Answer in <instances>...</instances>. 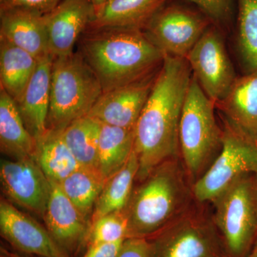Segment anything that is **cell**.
<instances>
[{
  "label": "cell",
  "mask_w": 257,
  "mask_h": 257,
  "mask_svg": "<svg viewBox=\"0 0 257 257\" xmlns=\"http://www.w3.org/2000/svg\"><path fill=\"white\" fill-rule=\"evenodd\" d=\"M212 20L198 7L170 0L144 31L165 56L186 58Z\"/></svg>",
  "instance_id": "9c48e42d"
},
{
  "label": "cell",
  "mask_w": 257,
  "mask_h": 257,
  "mask_svg": "<svg viewBox=\"0 0 257 257\" xmlns=\"http://www.w3.org/2000/svg\"><path fill=\"white\" fill-rule=\"evenodd\" d=\"M236 44L245 74L257 69V0H236Z\"/></svg>",
  "instance_id": "4316f807"
},
{
  "label": "cell",
  "mask_w": 257,
  "mask_h": 257,
  "mask_svg": "<svg viewBox=\"0 0 257 257\" xmlns=\"http://www.w3.org/2000/svg\"><path fill=\"white\" fill-rule=\"evenodd\" d=\"M216 107L230 124L257 140V69L236 77Z\"/></svg>",
  "instance_id": "ac0fdd59"
},
{
  "label": "cell",
  "mask_w": 257,
  "mask_h": 257,
  "mask_svg": "<svg viewBox=\"0 0 257 257\" xmlns=\"http://www.w3.org/2000/svg\"><path fill=\"white\" fill-rule=\"evenodd\" d=\"M135 128L101 123L98 170L106 181L127 162L135 147Z\"/></svg>",
  "instance_id": "cb8c5ba5"
},
{
  "label": "cell",
  "mask_w": 257,
  "mask_h": 257,
  "mask_svg": "<svg viewBox=\"0 0 257 257\" xmlns=\"http://www.w3.org/2000/svg\"><path fill=\"white\" fill-rule=\"evenodd\" d=\"M221 30L214 24L211 25L185 58L203 91L215 104L226 95L237 77Z\"/></svg>",
  "instance_id": "30bf717a"
},
{
  "label": "cell",
  "mask_w": 257,
  "mask_h": 257,
  "mask_svg": "<svg viewBox=\"0 0 257 257\" xmlns=\"http://www.w3.org/2000/svg\"><path fill=\"white\" fill-rule=\"evenodd\" d=\"M211 202L226 256L246 257L257 236V176L236 179Z\"/></svg>",
  "instance_id": "8992f818"
},
{
  "label": "cell",
  "mask_w": 257,
  "mask_h": 257,
  "mask_svg": "<svg viewBox=\"0 0 257 257\" xmlns=\"http://www.w3.org/2000/svg\"><path fill=\"white\" fill-rule=\"evenodd\" d=\"M94 18L91 0H62L45 15L50 55L57 57L74 52L76 44Z\"/></svg>",
  "instance_id": "9a60e30c"
},
{
  "label": "cell",
  "mask_w": 257,
  "mask_h": 257,
  "mask_svg": "<svg viewBox=\"0 0 257 257\" xmlns=\"http://www.w3.org/2000/svg\"><path fill=\"white\" fill-rule=\"evenodd\" d=\"M139 167L138 157L134 150L124 165L106 181L94 205L91 224L101 216L126 208L133 192Z\"/></svg>",
  "instance_id": "603a6c76"
},
{
  "label": "cell",
  "mask_w": 257,
  "mask_h": 257,
  "mask_svg": "<svg viewBox=\"0 0 257 257\" xmlns=\"http://www.w3.org/2000/svg\"><path fill=\"white\" fill-rule=\"evenodd\" d=\"M170 0H106L89 28L144 30Z\"/></svg>",
  "instance_id": "ffe728a7"
},
{
  "label": "cell",
  "mask_w": 257,
  "mask_h": 257,
  "mask_svg": "<svg viewBox=\"0 0 257 257\" xmlns=\"http://www.w3.org/2000/svg\"><path fill=\"white\" fill-rule=\"evenodd\" d=\"M102 93L99 79L79 52L55 57L47 128L64 130L87 116Z\"/></svg>",
  "instance_id": "277c9868"
},
{
  "label": "cell",
  "mask_w": 257,
  "mask_h": 257,
  "mask_svg": "<svg viewBox=\"0 0 257 257\" xmlns=\"http://www.w3.org/2000/svg\"><path fill=\"white\" fill-rule=\"evenodd\" d=\"M148 239L154 257H226L212 219L192 207Z\"/></svg>",
  "instance_id": "ba28073f"
},
{
  "label": "cell",
  "mask_w": 257,
  "mask_h": 257,
  "mask_svg": "<svg viewBox=\"0 0 257 257\" xmlns=\"http://www.w3.org/2000/svg\"><path fill=\"white\" fill-rule=\"evenodd\" d=\"M127 238L128 220L123 209L101 216L92 223L87 246L94 243L124 241Z\"/></svg>",
  "instance_id": "83f0119b"
},
{
  "label": "cell",
  "mask_w": 257,
  "mask_h": 257,
  "mask_svg": "<svg viewBox=\"0 0 257 257\" xmlns=\"http://www.w3.org/2000/svg\"><path fill=\"white\" fill-rule=\"evenodd\" d=\"M0 182L8 199L43 218L51 183L35 159L2 160Z\"/></svg>",
  "instance_id": "8fae6325"
},
{
  "label": "cell",
  "mask_w": 257,
  "mask_h": 257,
  "mask_svg": "<svg viewBox=\"0 0 257 257\" xmlns=\"http://www.w3.org/2000/svg\"><path fill=\"white\" fill-rule=\"evenodd\" d=\"M38 60L31 54L0 39V87L15 102L20 100L35 73Z\"/></svg>",
  "instance_id": "7402d4cb"
},
{
  "label": "cell",
  "mask_w": 257,
  "mask_h": 257,
  "mask_svg": "<svg viewBox=\"0 0 257 257\" xmlns=\"http://www.w3.org/2000/svg\"><path fill=\"white\" fill-rule=\"evenodd\" d=\"M124 241L89 245L83 257H118Z\"/></svg>",
  "instance_id": "1f68e13d"
},
{
  "label": "cell",
  "mask_w": 257,
  "mask_h": 257,
  "mask_svg": "<svg viewBox=\"0 0 257 257\" xmlns=\"http://www.w3.org/2000/svg\"><path fill=\"white\" fill-rule=\"evenodd\" d=\"M158 72L103 92L88 115L103 124L135 128L153 89Z\"/></svg>",
  "instance_id": "7c38bea8"
},
{
  "label": "cell",
  "mask_w": 257,
  "mask_h": 257,
  "mask_svg": "<svg viewBox=\"0 0 257 257\" xmlns=\"http://www.w3.org/2000/svg\"><path fill=\"white\" fill-rule=\"evenodd\" d=\"M0 148L13 160H35L37 140L28 131L11 96L0 87Z\"/></svg>",
  "instance_id": "d6986e66"
},
{
  "label": "cell",
  "mask_w": 257,
  "mask_h": 257,
  "mask_svg": "<svg viewBox=\"0 0 257 257\" xmlns=\"http://www.w3.org/2000/svg\"><path fill=\"white\" fill-rule=\"evenodd\" d=\"M54 58L52 55H48L39 59L35 73L20 100L16 102L25 126L36 140L48 130L47 118Z\"/></svg>",
  "instance_id": "e0dca14e"
},
{
  "label": "cell",
  "mask_w": 257,
  "mask_h": 257,
  "mask_svg": "<svg viewBox=\"0 0 257 257\" xmlns=\"http://www.w3.org/2000/svg\"><path fill=\"white\" fill-rule=\"evenodd\" d=\"M0 232L13 247L40 257H70L56 242L47 228L1 198Z\"/></svg>",
  "instance_id": "5bb4252c"
},
{
  "label": "cell",
  "mask_w": 257,
  "mask_h": 257,
  "mask_svg": "<svg viewBox=\"0 0 257 257\" xmlns=\"http://www.w3.org/2000/svg\"><path fill=\"white\" fill-rule=\"evenodd\" d=\"M221 151L204 174L192 184L194 199L211 202L235 180L257 176V140L224 119Z\"/></svg>",
  "instance_id": "52a82bcc"
},
{
  "label": "cell",
  "mask_w": 257,
  "mask_h": 257,
  "mask_svg": "<svg viewBox=\"0 0 257 257\" xmlns=\"http://www.w3.org/2000/svg\"><path fill=\"white\" fill-rule=\"evenodd\" d=\"M50 183V195L43 219L56 242L72 257L88 245L92 224L66 196L60 184L52 181Z\"/></svg>",
  "instance_id": "4fadbf2b"
},
{
  "label": "cell",
  "mask_w": 257,
  "mask_h": 257,
  "mask_svg": "<svg viewBox=\"0 0 257 257\" xmlns=\"http://www.w3.org/2000/svg\"><path fill=\"white\" fill-rule=\"evenodd\" d=\"M0 39L39 60L50 55L45 15L25 9L0 11Z\"/></svg>",
  "instance_id": "2e32d148"
},
{
  "label": "cell",
  "mask_w": 257,
  "mask_h": 257,
  "mask_svg": "<svg viewBox=\"0 0 257 257\" xmlns=\"http://www.w3.org/2000/svg\"><path fill=\"white\" fill-rule=\"evenodd\" d=\"M118 257H154L151 243L146 238H127Z\"/></svg>",
  "instance_id": "4dcf8cb0"
},
{
  "label": "cell",
  "mask_w": 257,
  "mask_h": 257,
  "mask_svg": "<svg viewBox=\"0 0 257 257\" xmlns=\"http://www.w3.org/2000/svg\"><path fill=\"white\" fill-rule=\"evenodd\" d=\"M36 140L35 160L49 180L60 184L82 167L64 141L62 130L48 128Z\"/></svg>",
  "instance_id": "44dd1931"
},
{
  "label": "cell",
  "mask_w": 257,
  "mask_h": 257,
  "mask_svg": "<svg viewBox=\"0 0 257 257\" xmlns=\"http://www.w3.org/2000/svg\"><path fill=\"white\" fill-rule=\"evenodd\" d=\"M105 182L99 170L81 167L59 184L71 202L91 221L94 205Z\"/></svg>",
  "instance_id": "484cf974"
},
{
  "label": "cell",
  "mask_w": 257,
  "mask_h": 257,
  "mask_svg": "<svg viewBox=\"0 0 257 257\" xmlns=\"http://www.w3.org/2000/svg\"><path fill=\"white\" fill-rule=\"evenodd\" d=\"M202 10L216 26L228 28L234 13V0H187Z\"/></svg>",
  "instance_id": "f1b7e54d"
},
{
  "label": "cell",
  "mask_w": 257,
  "mask_h": 257,
  "mask_svg": "<svg viewBox=\"0 0 257 257\" xmlns=\"http://www.w3.org/2000/svg\"><path fill=\"white\" fill-rule=\"evenodd\" d=\"M189 181L179 157L155 167L133 189L124 209L128 238L152 237L188 210L194 199Z\"/></svg>",
  "instance_id": "3957f363"
},
{
  "label": "cell",
  "mask_w": 257,
  "mask_h": 257,
  "mask_svg": "<svg viewBox=\"0 0 257 257\" xmlns=\"http://www.w3.org/2000/svg\"><path fill=\"white\" fill-rule=\"evenodd\" d=\"M215 107L192 74L181 114L179 143L184 169L194 183L221 149L223 131L216 121Z\"/></svg>",
  "instance_id": "5b68a950"
},
{
  "label": "cell",
  "mask_w": 257,
  "mask_h": 257,
  "mask_svg": "<svg viewBox=\"0 0 257 257\" xmlns=\"http://www.w3.org/2000/svg\"><path fill=\"white\" fill-rule=\"evenodd\" d=\"M62 0H0V11L25 9L45 15L53 10Z\"/></svg>",
  "instance_id": "f546056e"
},
{
  "label": "cell",
  "mask_w": 257,
  "mask_h": 257,
  "mask_svg": "<svg viewBox=\"0 0 257 257\" xmlns=\"http://www.w3.org/2000/svg\"><path fill=\"white\" fill-rule=\"evenodd\" d=\"M106 0H91L92 2L93 6H94V10H95V16L101 8H102L103 5L106 3Z\"/></svg>",
  "instance_id": "d6a6232c"
},
{
  "label": "cell",
  "mask_w": 257,
  "mask_h": 257,
  "mask_svg": "<svg viewBox=\"0 0 257 257\" xmlns=\"http://www.w3.org/2000/svg\"><path fill=\"white\" fill-rule=\"evenodd\" d=\"M192 76L185 58L165 56L135 127L140 182L161 163L180 155L179 123Z\"/></svg>",
  "instance_id": "6da1fadb"
},
{
  "label": "cell",
  "mask_w": 257,
  "mask_h": 257,
  "mask_svg": "<svg viewBox=\"0 0 257 257\" xmlns=\"http://www.w3.org/2000/svg\"><path fill=\"white\" fill-rule=\"evenodd\" d=\"M79 42L78 52L94 71L103 92L156 72L165 58L140 29L89 28Z\"/></svg>",
  "instance_id": "7a4b0ae2"
},
{
  "label": "cell",
  "mask_w": 257,
  "mask_h": 257,
  "mask_svg": "<svg viewBox=\"0 0 257 257\" xmlns=\"http://www.w3.org/2000/svg\"><path fill=\"white\" fill-rule=\"evenodd\" d=\"M246 257H257V236L254 242L253 243L252 247L250 249L249 252Z\"/></svg>",
  "instance_id": "836d02e7"
},
{
  "label": "cell",
  "mask_w": 257,
  "mask_h": 257,
  "mask_svg": "<svg viewBox=\"0 0 257 257\" xmlns=\"http://www.w3.org/2000/svg\"><path fill=\"white\" fill-rule=\"evenodd\" d=\"M100 128V121L87 115L62 130L64 141L82 167L98 170Z\"/></svg>",
  "instance_id": "d4e9b609"
}]
</instances>
